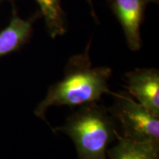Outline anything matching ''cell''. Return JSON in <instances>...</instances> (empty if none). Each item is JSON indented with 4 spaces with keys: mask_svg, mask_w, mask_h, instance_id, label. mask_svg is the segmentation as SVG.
Here are the masks:
<instances>
[{
    "mask_svg": "<svg viewBox=\"0 0 159 159\" xmlns=\"http://www.w3.org/2000/svg\"><path fill=\"white\" fill-rule=\"evenodd\" d=\"M90 46L89 41L83 53L69 59L64 77L49 87L46 97L35 108V116L47 122L46 114L52 106H80L97 102L105 94H113L108 88L112 70L108 66H92Z\"/></svg>",
    "mask_w": 159,
    "mask_h": 159,
    "instance_id": "1",
    "label": "cell"
},
{
    "mask_svg": "<svg viewBox=\"0 0 159 159\" xmlns=\"http://www.w3.org/2000/svg\"><path fill=\"white\" fill-rule=\"evenodd\" d=\"M55 130L70 137L78 159H108L109 144L119 135L114 119L97 102L80 105Z\"/></svg>",
    "mask_w": 159,
    "mask_h": 159,
    "instance_id": "2",
    "label": "cell"
},
{
    "mask_svg": "<svg viewBox=\"0 0 159 159\" xmlns=\"http://www.w3.org/2000/svg\"><path fill=\"white\" fill-rule=\"evenodd\" d=\"M113 95L115 101L108 111L121 125V136L135 142L159 144V117L151 114L130 94Z\"/></svg>",
    "mask_w": 159,
    "mask_h": 159,
    "instance_id": "3",
    "label": "cell"
},
{
    "mask_svg": "<svg viewBox=\"0 0 159 159\" xmlns=\"http://www.w3.org/2000/svg\"><path fill=\"white\" fill-rule=\"evenodd\" d=\"M109 7L122 26L129 49L138 51L142 47L141 25L145 10L150 3L158 0H108Z\"/></svg>",
    "mask_w": 159,
    "mask_h": 159,
    "instance_id": "4",
    "label": "cell"
},
{
    "mask_svg": "<svg viewBox=\"0 0 159 159\" xmlns=\"http://www.w3.org/2000/svg\"><path fill=\"white\" fill-rule=\"evenodd\" d=\"M129 94L151 114L159 117V71L136 69L125 75Z\"/></svg>",
    "mask_w": 159,
    "mask_h": 159,
    "instance_id": "5",
    "label": "cell"
},
{
    "mask_svg": "<svg viewBox=\"0 0 159 159\" xmlns=\"http://www.w3.org/2000/svg\"><path fill=\"white\" fill-rule=\"evenodd\" d=\"M41 16L39 11L27 19L18 15L13 4V13L9 25L0 32V57L19 49L30 39L35 21Z\"/></svg>",
    "mask_w": 159,
    "mask_h": 159,
    "instance_id": "6",
    "label": "cell"
},
{
    "mask_svg": "<svg viewBox=\"0 0 159 159\" xmlns=\"http://www.w3.org/2000/svg\"><path fill=\"white\" fill-rule=\"evenodd\" d=\"M116 140L107 151L108 159H159V144L135 142L119 134Z\"/></svg>",
    "mask_w": 159,
    "mask_h": 159,
    "instance_id": "7",
    "label": "cell"
},
{
    "mask_svg": "<svg viewBox=\"0 0 159 159\" xmlns=\"http://www.w3.org/2000/svg\"><path fill=\"white\" fill-rule=\"evenodd\" d=\"M35 2L49 36L56 39L64 35L67 30V21L61 0H35Z\"/></svg>",
    "mask_w": 159,
    "mask_h": 159,
    "instance_id": "8",
    "label": "cell"
},
{
    "mask_svg": "<svg viewBox=\"0 0 159 159\" xmlns=\"http://www.w3.org/2000/svg\"><path fill=\"white\" fill-rule=\"evenodd\" d=\"M87 2L89 3V6H90L91 10V16H92L93 18L95 19V21H98V18H97V16L96 15V13H95L94 8V4H93V0H87Z\"/></svg>",
    "mask_w": 159,
    "mask_h": 159,
    "instance_id": "9",
    "label": "cell"
},
{
    "mask_svg": "<svg viewBox=\"0 0 159 159\" xmlns=\"http://www.w3.org/2000/svg\"><path fill=\"white\" fill-rule=\"evenodd\" d=\"M4 1H5V0H0V6L2 5V4L3 3V2H4Z\"/></svg>",
    "mask_w": 159,
    "mask_h": 159,
    "instance_id": "10",
    "label": "cell"
}]
</instances>
